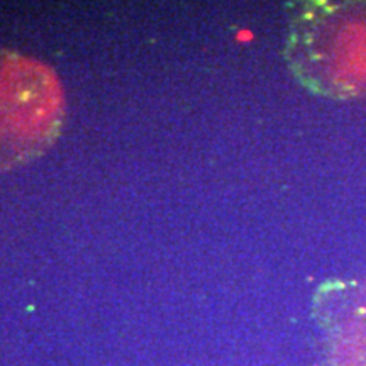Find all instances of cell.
<instances>
[{
  "label": "cell",
  "mask_w": 366,
  "mask_h": 366,
  "mask_svg": "<svg viewBox=\"0 0 366 366\" xmlns=\"http://www.w3.org/2000/svg\"><path fill=\"white\" fill-rule=\"evenodd\" d=\"M283 58L293 78L329 98L366 93V2L288 3Z\"/></svg>",
  "instance_id": "obj_1"
},
{
  "label": "cell",
  "mask_w": 366,
  "mask_h": 366,
  "mask_svg": "<svg viewBox=\"0 0 366 366\" xmlns=\"http://www.w3.org/2000/svg\"><path fill=\"white\" fill-rule=\"evenodd\" d=\"M66 119V97L51 64L0 48V173L53 148Z\"/></svg>",
  "instance_id": "obj_2"
},
{
  "label": "cell",
  "mask_w": 366,
  "mask_h": 366,
  "mask_svg": "<svg viewBox=\"0 0 366 366\" xmlns=\"http://www.w3.org/2000/svg\"><path fill=\"white\" fill-rule=\"evenodd\" d=\"M329 333V366H366V292L341 304L336 320L324 324Z\"/></svg>",
  "instance_id": "obj_3"
}]
</instances>
